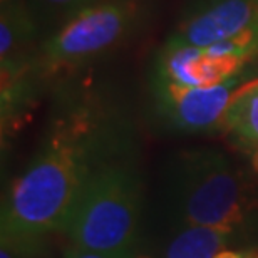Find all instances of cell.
I'll return each mask as SVG.
<instances>
[{"label": "cell", "mask_w": 258, "mask_h": 258, "mask_svg": "<svg viewBox=\"0 0 258 258\" xmlns=\"http://www.w3.org/2000/svg\"><path fill=\"white\" fill-rule=\"evenodd\" d=\"M96 166L87 133L77 124H60L29 168L10 184L2 206V245L19 255H29L44 236L64 230Z\"/></svg>", "instance_id": "1"}, {"label": "cell", "mask_w": 258, "mask_h": 258, "mask_svg": "<svg viewBox=\"0 0 258 258\" xmlns=\"http://www.w3.org/2000/svg\"><path fill=\"white\" fill-rule=\"evenodd\" d=\"M141 186L121 163L97 164L82 186L64 230L72 246L127 255L136 241Z\"/></svg>", "instance_id": "2"}, {"label": "cell", "mask_w": 258, "mask_h": 258, "mask_svg": "<svg viewBox=\"0 0 258 258\" xmlns=\"http://www.w3.org/2000/svg\"><path fill=\"white\" fill-rule=\"evenodd\" d=\"M173 198L186 226H211L233 233L255 210L245 174L215 149H195L178 158L173 171Z\"/></svg>", "instance_id": "3"}, {"label": "cell", "mask_w": 258, "mask_h": 258, "mask_svg": "<svg viewBox=\"0 0 258 258\" xmlns=\"http://www.w3.org/2000/svg\"><path fill=\"white\" fill-rule=\"evenodd\" d=\"M141 14L136 0H99L77 10L44 42V66L59 69L107 52L133 32Z\"/></svg>", "instance_id": "4"}, {"label": "cell", "mask_w": 258, "mask_h": 258, "mask_svg": "<svg viewBox=\"0 0 258 258\" xmlns=\"http://www.w3.org/2000/svg\"><path fill=\"white\" fill-rule=\"evenodd\" d=\"M251 77L250 69L218 84L200 87H183L154 79V97L161 116L173 127L186 133L210 131L223 124L231 97Z\"/></svg>", "instance_id": "5"}, {"label": "cell", "mask_w": 258, "mask_h": 258, "mask_svg": "<svg viewBox=\"0 0 258 258\" xmlns=\"http://www.w3.org/2000/svg\"><path fill=\"white\" fill-rule=\"evenodd\" d=\"M258 20V0H196L169 39L210 47L233 37Z\"/></svg>", "instance_id": "6"}, {"label": "cell", "mask_w": 258, "mask_h": 258, "mask_svg": "<svg viewBox=\"0 0 258 258\" xmlns=\"http://www.w3.org/2000/svg\"><path fill=\"white\" fill-rule=\"evenodd\" d=\"M154 79L183 87L218 84L205 49L168 39L156 59Z\"/></svg>", "instance_id": "7"}, {"label": "cell", "mask_w": 258, "mask_h": 258, "mask_svg": "<svg viewBox=\"0 0 258 258\" xmlns=\"http://www.w3.org/2000/svg\"><path fill=\"white\" fill-rule=\"evenodd\" d=\"M223 126L241 146L258 148V77L241 84L225 112Z\"/></svg>", "instance_id": "8"}, {"label": "cell", "mask_w": 258, "mask_h": 258, "mask_svg": "<svg viewBox=\"0 0 258 258\" xmlns=\"http://www.w3.org/2000/svg\"><path fill=\"white\" fill-rule=\"evenodd\" d=\"M2 4V19H0V57H2V64L22 62L20 54L34 39V17L30 10L19 0H5Z\"/></svg>", "instance_id": "9"}, {"label": "cell", "mask_w": 258, "mask_h": 258, "mask_svg": "<svg viewBox=\"0 0 258 258\" xmlns=\"http://www.w3.org/2000/svg\"><path fill=\"white\" fill-rule=\"evenodd\" d=\"M233 231L189 225L168 245L164 258H213L228 245Z\"/></svg>", "instance_id": "10"}, {"label": "cell", "mask_w": 258, "mask_h": 258, "mask_svg": "<svg viewBox=\"0 0 258 258\" xmlns=\"http://www.w3.org/2000/svg\"><path fill=\"white\" fill-rule=\"evenodd\" d=\"M45 7L52 10H60V12H71V15L77 10L87 7V5L99 2V0H39Z\"/></svg>", "instance_id": "11"}, {"label": "cell", "mask_w": 258, "mask_h": 258, "mask_svg": "<svg viewBox=\"0 0 258 258\" xmlns=\"http://www.w3.org/2000/svg\"><path fill=\"white\" fill-rule=\"evenodd\" d=\"M64 258H127V255H112V253H102V251H92V250H84V248H72L67 251Z\"/></svg>", "instance_id": "12"}, {"label": "cell", "mask_w": 258, "mask_h": 258, "mask_svg": "<svg viewBox=\"0 0 258 258\" xmlns=\"http://www.w3.org/2000/svg\"><path fill=\"white\" fill-rule=\"evenodd\" d=\"M19 256H22V255H19L17 251L12 250L10 246L2 245V250H0V258H19Z\"/></svg>", "instance_id": "13"}, {"label": "cell", "mask_w": 258, "mask_h": 258, "mask_svg": "<svg viewBox=\"0 0 258 258\" xmlns=\"http://www.w3.org/2000/svg\"><path fill=\"white\" fill-rule=\"evenodd\" d=\"M213 258H243V253H238V251H228V250H221L220 253H216Z\"/></svg>", "instance_id": "14"}, {"label": "cell", "mask_w": 258, "mask_h": 258, "mask_svg": "<svg viewBox=\"0 0 258 258\" xmlns=\"http://www.w3.org/2000/svg\"><path fill=\"white\" fill-rule=\"evenodd\" d=\"M251 166L258 173V148H255L253 153H251Z\"/></svg>", "instance_id": "15"}, {"label": "cell", "mask_w": 258, "mask_h": 258, "mask_svg": "<svg viewBox=\"0 0 258 258\" xmlns=\"http://www.w3.org/2000/svg\"><path fill=\"white\" fill-rule=\"evenodd\" d=\"M243 258H258V246L253 250L246 251V253H243Z\"/></svg>", "instance_id": "16"}]
</instances>
